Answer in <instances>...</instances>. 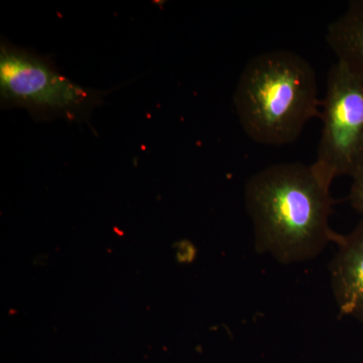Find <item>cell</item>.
Here are the masks:
<instances>
[{
    "label": "cell",
    "instance_id": "cell-7",
    "mask_svg": "<svg viewBox=\"0 0 363 363\" xmlns=\"http://www.w3.org/2000/svg\"><path fill=\"white\" fill-rule=\"evenodd\" d=\"M350 200L351 206L362 215L363 219V169L352 177Z\"/></svg>",
    "mask_w": 363,
    "mask_h": 363
},
{
    "label": "cell",
    "instance_id": "cell-3",
    "mask_svg": "<svg viewBox=\"0 0 363 363\" xmlns=\"http://www.w3.org/2000/svg\"><path fill=\"white\" fill-rule=\"evenodd\" d=\"M107 92L76 84L47 57L1 40V108H25L37 121H85Z\"/></svg>",
    "mask_w": 363,
    "mask_h": 363
},
{
    "label": "cell",
    "instance_id": "cell-2",
    "mask_svg": "<svg viewBox=\"0 0 363 363\" xmlns=\"http://www.w3.org/2000/svg\"><path fill=\"white\" fill-rule=\"evenodd\" d=\"M316 74L297 52H262L241 74L234 104L243 130L266 145L295 142L306 124L321 117Z\"/></svg>",
    "mask_w": 363,
    "mask_h": 363
},
{
    "label": "cell",
    "instance_id": "cell-1",
    "mask_svg": "<svg viewBox=\"0 0 363 363\" xmlns=\"http://www.w3.org/2000/svg\"><path fill=\"white\" fill-rule=\"evenodd\" d=\"M330 186L313 164L281 162L255 174L245 187V204L257 252L291 264L336 245L341 234L329 224Z\"/></svg>",
    "mask_w": 363,
    "mask_h": 363
},
{
    "label": "cell",
    "instance_id": "cell-5",
    "mask_svg": "<svg viewBox=\"0 0 363 363\" xmlns=\"http://www.w3.org/2000/svg\"><path fill=\"white\" fill-rule=\"evenodd\" d=\"M330 264L331 286L339 311L363 323V219L341 235Z\"/></svg>",
    "mask_w": 363,
    "mask_h": 363
},
{
    "label": "cell",
    "instance_id": "cell-4",
    "mask_svg": "<svg viewBox=\"0 0 363 363\" xmlns=\"http://www.w3.org/2000/svg\"><path fill=\"white\" fill-rule=\"evenodd\" d=\"M323 121L313 166L332 184L363 169V79L343 64L331 67L321 102Z\"/></svg>",
    "mask_w": 363,
    "mask_h": 363
},
{
    "label": "cell",
    "instance_id": "cell-6",
    "mask_svg": "<svg viewBox=\"0 0 363 363\" xmlns=\"http://www.w3.org/2000/svg\"><path fill=\"white\" fill-rule=\"evenodd\" d=\"M327 43L339 63L363 79V0H352L337 20L332 21Z\"/></svg>",
    "mask_w": 363,
    "mask_h": 363
}]
</instances>
